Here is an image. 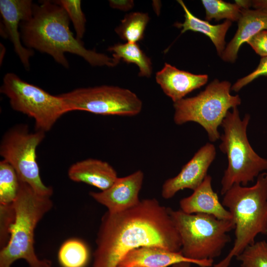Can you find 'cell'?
Wrapping results in <instances>:
<instances>
[{"instance_id": "obj_1", "label": "cell", "mask_w": 267, "mask_h": 267, "mask_svg": "<svg viewBox=\"0 0 267 267\" xmlns=\"http://www.w3.org/2000/svg\"><path fill=\"white\" fill-rule=\"evenodd\" d=\"M93 267H117L131 251L155 246L180 252L181 241L169 208L155 199L140 200L124 211H107L96 240Z\"/></svg>"}, {"instance_id": "obj_2", "label": "cell", "mask_w": 267, "mask_h": 267, "mask_svg": "<svg viewBox=\"0 0 267 267\" xmlns=\"http://www.w3.org/2000/svg\"><path fill=\"white\" fill-rule=\"evenodd\" d=\"M70 19L61 6L53 1L33 4L31 17L22 21L20 32L24 46L50 55L58 64L69 68L65 53L82 57L92 66H117L120 61L107 55L86 48L70 29Z\"/></svg>"}, {"instance_id": "obj_3", "label": "cell", "mask_w": 267, "mask_h": 267, "mask_svg": "<svg viewBox=\"0 0 267 267\" xmlns=\"http://www.w3.org/2000/svg\"><path fill=\"white\" fill-rule=\"evenodd\" d=\"M222 204L232 216L235 238L226 256L212 267H229L258 235L267 234V173H261L252 186L234 184L224 193Z\"/></svg>"}, {"instance_id": "obj_4", "label": "cell", "mask_w": 267, "mask_h": 267, "mask_svg": "<svg viewBox=\"0 0 267 267\" xmlns=\"http://www.w3.org/2000/svg\"><path fill=\"white\" fill-rule=\"evenodd\" d=\"M50 197L38 194L20 180L17 197L13 203L14 219L8 229L9 239L0 252V267H10L24 259L30 267H51L47 260H40L34 249V231L38 223L52 207Z\"/></svg>"}, {"instance_id": "obj_5", "label": "cell", "mask_w": 267, "mask_h": 267, "mask_svg": "<svg viewBox=\"0 0 267 267\" xmlns=\"http://www.w3.org/2000/svg\"><path fill=\"white\" fill-rule=\"evenodd\" d=\"M250 119V115L246 114L241 120L236 107L227 113L222 123L223 133L219 148L228 160L221 180L222 195L235 184L246 186L267 170V159L258 155L248 140L246 131Z\"/></svg>"}, {"instance_id": "obj_6", "label": "cell", "mask_w": 267, "mask_h": 267, "mask_svg": "<svg viewBox=\"0 0 267 267\" xmlns=\"http://www.w3.org/2000/svg\"><path fill=\"white\" fill-rule=\"evenodd\" d=\"M169 213L180 237V252L187 258L214 260L230 242L227 233L235 228L232 219L220 220L209 215L189 214L170 208Z\"/></svg>"}, {"instance_id": "obj_7", "label": "cell", "mask_w": 267, "mask_h": 267, "mask_svg": "<svg viewBox=\"0 0 267 267\" xmlns=\"http://www.w3.org/2000/svg\"><path fill=\"white\" fill-rule=\"evenodd\" d=\"M231 83L215 79L197 95L184 98L174 103V121L178 125L193 122L206 131L210 141L219 139V127L230 108L237 107L241 103L238 95L230 93Z\"/></svg>"}, {"instance_id": "obj_8", "label": "cell", "mask_w": 267, "mask_h": 267, "mask_svg": "<svg viewBox=\"0 0 267 267\" xmlns=\"http://www.w3.org/2000/svg\"><path fill=\"white\" fill-rule=\"evenodd\" d=\"M12 109L34 119L36 131H49L57 120L70 112L62 98L29 84L13 73H6L0 89Z\"/></svg>"}, {"instance_id": "obj_9", "label": "cell", "mask_w": 267, "mask_h": 267, "mask_svg": "<svg viewBox=\"0 0 267 267\" xmlns=\"http://www.w3.org/2000/svg\"><path fill=\"white\" fill-rule=\"evenodd\" d=\"M45 133H30L26 127L9 130L2 137L0 154L16 171L20 180L39 195L50 197L53 190L42 181L37 161L36 149Z\"/></svg>"}, {"instance_id": "obj_10", "label": "cell", "mask_w": 267, "mask_h": 267, "mask_svg": "<svg viewBox=\"0 0 267 267\" xmlns=\"http://www.w3.org/2000/svg\"><path fill=\"white\" fill-rule=\"evenodd\" d=\"M59 95L70 112L80 110L102 115L134 116L142 108V101L136 94L116 86L79 88Z\"/></svg>"}, {"instance_id": "obj_11", "label": "cell", "mask_w": 267, "mask_h": 267, "mask_svg": "<svg viewBox=\"0 0 267 267\" xmlns=\"http://www.w3.org/2000/svg\"><path fill=\"white\" fill-rule=\"evenodd\" d=\"M216 155L215 146L207 143L182 168L178 174L166 180L163 184L162 196L164 199L172 198L179 190L196 189L207 175V171Z\"/></svg>"}, {"instance_id": "obj_12", "label": "cell", "mask_w": 267, "mask_h": 267, "mask_svg": "<svg viewBox=\"0 0 267 267\" xmlns=\"http://www.w3.org/2000/svg\"><path fill=\"white\" fill-rule=\"evenodd\" d=\"M33 4L31 0H0L2 35L11 42L14 51L26 70L30 69V58L34 55V51L22 44L18 28L21 22L31 17Z\"/></svg>"}, {"instance_id": "obj_13", "label": "cell", "mask_w": 267, "mask_h": 267, "mask_svg": "<svg viewBox=\"0 0 267 267\" xmlns=\"http://www.w3.org/2000/svg\"><path fill=\"white\" fill-rule=\"evenodd\" d=\"M144 178L138 170L127 176L118 178L108 189L100 192H90V196L105 206L111 213L121 212L136 205Z\"/></svg>"}, {"instance_id": "obj_14", "label": "cell", "mask_w": 267, "mask_h": 267, "mask_svg": "<svg viewBox=\"0 0 267 267\" xmlns=\"http://www.w3.org/2000/svg\"><path fill=\"white\" fill-rule=\"evenodd\" d=\"M187 262L200 267H212L214 260L197 261L184 257L181 252H173L159 247H142L130 252L117 267H168Z\"/></svg>"}, {"instance_id": "obj_15", "label": "cell", "mask_w": 267, "mask_h": 267, "mask_svg": "<svg viewBox=\"0 0 267 267\" xmlns=\"http://www.w3.org/2000/svg\"><path fill=\"white\" fill-rule=\"evenodd\" d=\"M155 79L163 92L174 103L206 84L208 76L194 74L165 63L163 68L156 73Z\"/></svg>"}, {"instance_id": "obj_16", "label": "cell", "mask_w": 267, "mask_h": 267, "mask_svg": "<svg viewBox=\"0 0 267 267\" xmlns=\"http://www.w3.org/2000/svg\"><path fill=\"white\" fill-rule=\"evenodd\" d=\"M180 210L189 214H204L220 220H232L230 212L219 200L213 189L212 177L207 175L201 184L190 196L179 201Z\"/></svg>"}, {"instance_id": "obj_17", "label": "cell", "mask_w": 267, "mask_h": 267, "mask_svg": "<svg viewBox=\"0 0 267 267\" xmlns=\"http://www.w3.org/2000/svg\"><path fill=\"white\" fill-rule=\"evenodd\" d=\"M237 22L235 34L220 56L225 62H234L242 44L261 31L267 30V11L241 9V16Z\"/></svg>"}, {"instance_id": "obj_18", "label": "cell", "mask_w": 267, "mask_h": 267, "mask_svg": "<svg viewBox=\"0 0 267 267\" xmlns=\"http://www.w3.org/2000/svg\"><path fill=\"white\" fill-rule=\"evenodd\" d=\"M68 175L72 181L87 183L101 191L110 187L118 178L116 171L109 163L95 159L74 163L69 168Z\"/></svg>"}, {"instance_id": "obj_19", "label": "cell", "mask_w": 267, "mask_h": 267, "mask_svg": "<svg viewBox=\"0 0 267 267\" xmlns=\"http://www.w3.org/2000/svg\"><path fill=\"white\" fill-rule=\"evenodd\" d=\"M178 2L184 11V21L177 22L175 26L181 28V33L187 31L201 33L208 37L214 44L218 54L221 56L225 47V37L227 31L231 25V22L225 20L222 24L212 25L208 21L202 20L194 15L181 0Z\"/></svg>"}, {"instance_id": "obj_20", "label": "cell", "mask_w": 267, "mask_h": 267, "mask_svg": "<svg viewBox=\"0 0 267 267\" xmlns=\"http://www.w3.org/2000/svg\"><path fill=\"white\" fill-rule=\"evenodd\" d=\"M108 50L113 53V58L136 65L139 70L138 75L140 77H150L152 71L151 59L136 43L117 44L110 46Z\"/></svg>"}, {"instance_id": "obj_21", "label": "cell", "mask_w": 267, "mask_h": 267, "mask_svg": "<svg viewBox=\"0 0 267 267\" xmlns=\"http://www.w3.org/2000/svg\"><path fill=\"white\" fill-rule=\"evenodd\" d=\"M20 180L13 167L6 161L0 162V207L13 205L19 193Z\"/></svg>"}, {"instance_id": "obj_22", "label": "cell", "mask_w": 267, "mask_h": 267, "mask_svg": "<svg viewBox=\"0 0 267 267\" xmlns=\"http://www.w3.org/2000/svg\"><path fill=\"white\" fill-rule=\"evenodd\" d=\"M149 19L147 13L132 12L125 15L115 31L122 40L129 43H137L143 38Z\"/></svg>"}, {"instance_id": "obj_23", "label": "cell", "mask_w": 267, "mask_h": 267, "mask_svg": "<svg viewBox=\"0 0 267 267\" xmlns=\"http://www.w3.org/2000/svg\"><path fill=\"white\" fill-rule=\"evenodd\" d=\"M89 257L87 245L78 239L66 240L58 253V260L62 267H85Z\"/></svg>"}, {"instance_id": "obj_24", "label": "cell", "mask_w": 267, "mask_h": 267, "mask_svg": "<svg viewBox=\"0 0 267 267\" xmlns=\"http://www.w3.org/2000/svg\"><path fill=\"white\" fill-rule=\"evenodd\" d=\"M205 9V19L216 21L226 20L238 21L241 16V8L235 3H231L222 0H202Z\"/></svg>"}, {"instance_id": "obj_25", "label": "cell", "mask_w": 267, "mask_h": 267, "mask_svg": "<svg viewBox=\"0 0 267 267\" xmlns=\"http://www.w3.org/2000/svg\"><path fill=\"white\" fill-rule=\"evenodd\" d=\"M241 267H267V242H255L236 257Z\"/></svg>"}, {"instance_id": "obj_26", "label": "cell", "mask_w": 267, "mask_h": 267, "mask_svg": "<svg viewBox=\"0 0 267 267\" xmlns=\"http://www.w3.org/2000/svg\"><path fill=\"white\" fill-rule=\"evenodd\" d=\"M53 1L65 9L73 24L76 38L81 41L86 31V19L81 8V1L58 0Z\"/></svg>"}, {"instance_id": "obj_27", "label": "cell", "mask_w": 267, "mask_h": 267, "mask_svg": "<svg viewBox=\"0 0 267 267\" xmlns=\"http://www.w3.org/2000/svg\"><path fill=\"white\" fill-rule=\"evenodd\" d=\"M262 76H267V56L262 57L257 67L248 75L238 79L231 86V90L237 92L247 84Z\"/></svg>"}, {"instance_id": "obj_28", "label": "cell", "mask_w": 267, "mask_h": 267, "mask_svg": "<svg viewBox=\"0 0 267 267\" xmlns=\"http://www.w3.org/2000/svg\"><path fill=\"white\" fill-rule=\"evenodd\" d=\"M246 43L262 57L267 56V30L259 32Z\"/></svg>"}, {"instance_id": "obj_29", "label": "cell", "mask_w": 267, "mask_h": 267, "mask_svg": "<svg viewBox=\"0 0 267 267\" xmlns=\"http://www.w3.org/2000/svg\"><path fill=\"white\" fill-rule=\"evenodd\" d=\"M110 6L114 8L121 10H128L134 6L133 0H114L109 1Z\"/></svg>"}, {"instance_id": "obj_30", "label": "cell", "mask_w": 267, "mask_h": 267, "mask_svg": "<svg viewBox=\"0 0 267 267\" xmlns=\"http://www.w3.org/2000/svg\"><path fill=\"white\" fill-rule=\"evenodd\" d=\"M252 6L255 9H262L267 11V0H251Z\"/></svg>"}, {"instance_id": "obj_31", "label": "cell", "mask_w": 267, "mask_h": 267, "mask_svg": "<svg viewBox=\"0 0 267 267\" xmlns=\"http://www.w3.org/2000/svg\"><path fill=\"white\" fill-rule=\"evenodd\" d=\"M235 3L241 9H249L252 6L251 0H235Z\"/></svg>"}, {"instance_id": "obj_32", "label": "cell", "mask_w": 267, "mask_h": 267, "mask_svg": "<svg viewBox=\"0 0 267 267\" xmlns=\"http://www.w3.org/2000/svg\"><path fill=\"white\" fill-rule=\"evenodd\" d=\"M191 263L187 262H181L176 264L172 266V267H191Z\"/></svg>"}]
</instances>
